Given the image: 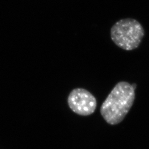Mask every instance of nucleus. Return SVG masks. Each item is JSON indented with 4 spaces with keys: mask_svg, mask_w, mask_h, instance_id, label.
Segmentation results:
<instances>
[{
    "mask_svg": "<svg viewBox=\"0 0 149 149\" xmlns=\"http://www.w3.org/2000/svg\"><path fill=\"white\" fill-rule=\"evenodd\" d=\"M145 35L143 26L133 18H124L117 22L111 29L114 43L123 50H133L138 48Z\"/></svg>",
    "mask_w": 149,
    "mask_h": 149,
    "instance_id": "f03ea898",
    "label": "nucleus"
},
{
    "mask_svg": "<svg viewBox=\"0 0 149 149\" xmlns=\"http://www.w3.org/2000/svg\"><path fill=\"white\" fill-rule=\"evenodd\" d=\"M135 97L132 84L125 81L118 82L102 104V116L111 125L122 122L133 106Z\"/></svg>",
    "mask_w": 149,
    "mask_h": 149,
    "instance_id": "f257e3e1",
    "label": "nucleus"
},
{
    "mask_svg": "<svg viewBox=\"0 0 149 149\" xmlns=\"http://www.w3.org/2000/svg\"><path fill=\"white\" fill-rule=\"evenodd\" d=\"M68 103L73 112L82 116L93 114L97 107L95 97L82 88H76L71 91L68 98Z\"/></svg>",
    "mask_w": 149,
    "mask_h": 149,
    "instance_id": "7ed1b4c3",
    "label": "nucleus"
}]
</instances>
